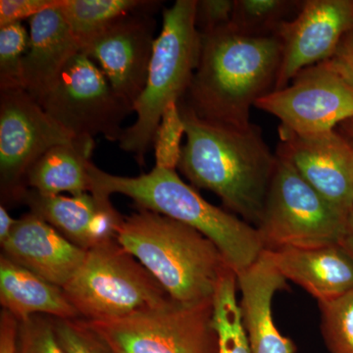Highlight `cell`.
I'll list each match as a JSON object with an SVG mask.
<instances>
[{
  "instance_id": "cell-9",
  "label": "cell",
  "mask_w": 353,
  "mask_h": 353,
  "mask_svg": "<svg viewBox=\"0 0 353 353\" xmlns=\"http://www.w3.org/2000/svg\"><path fill=\"white\" fill-rule=\"evenodd\" d=\"M39 103L75 138L102 134L110 141H120L124 132L121 124L132 112L102 70L82 51L70 60Z\"/></svg>"
},
{
  "instance_id": "cell-22",
  "label": "cell",
  "mask_w": 353,
  "mask_h": 353,
  "mask_svg": "<svg viewBox=\"0 0 353 353\" xmlns=\"http://www.w3.org/2000/svg\"><path fill=\"white\" fill-rule=\"evenodd\" d=\"M157 3L145 0H61L59 9L83 50L120 18L148 11Z\"/></svg>"
},
{
  "instance_id": "cell-23",
  "label": "cell",
  "mask_w": 353,
  "mask_h": 353,
  "mask_svg": "<svg viewBox=\"0 0 353 353\" xmlns=\"http://www.w3.org/2000/svg\"><path fill=\"white\" fill-rule=\"evenodd\" d=\"M236 290L238 276L229 271L221 280L213 299L218 353H250Z\"/></svg>"
},
{
  "instance_id": "cell-16",
  "label": "cell",
  "mask_w": 353,
  "mask_h": 353,
  "mask_svg": "<svg viewBox=\"0 0 353 353\" xmlns=\"http://www.w3.org/2000/svg\"><path fill=\"white\" fill-rule=\"evenodd\" d=\"M21 201L30 206L32 213L85 250L115 238L116 229L123 219L109 199L92 192L64 196L27 190Z\"/></svg>"
},
{
  "instance_id": "cell-7",
  "label": "cell",
  "mask_w": 353,
  "mask_h": 353,
  "mask_svg": "<svg viewBox=\"0 0 353 353\" xmlns=\"http://www.w3.org/2000/svg\"><path fill=\"white\" fill-rule=\"evenodd\" d=\"M348 217L320 194L289 160L277 154L263 214L256 227L265 250L340 245Z\"/></svg>"
},
{
  "instance_id": "cell-10",
  "label": "cell",
  "mask_w": 353,
  "mask_h": 353,
  "mask_svg": "<svg viewBox=\"0 0 353 353\" xmlns=\"http://www.w3.org/2000/svg\"><path fill=\"white\" fill-rule=\"evenodd\" d=\"M74 139L24 88L0 90L2 196L21 201L32 165L50 148Z\"/></svg>"
},
{
  "instance_id": "cell-2",
  "label": "cell",
  "mask_w": 353,
  "mask_h": 353,
  "mask_svg": "<svg viewBox=\"0 0 353 353\" xmlns=\"http://www.w3.org/2000/svg\"><path fill=\"white\" fill-rule=\"evenodd\" d=\"M201 37L199 64L185 94L188 99L181 101L202 119L248 126L252 106L275 88L280 39L276 34L245 36L231 24Z\"/></svg>"
},
{
  "instance_id": "cell-25",
  "label": "cell",
  "mask_w": 353,
  "mask_h": 353,
  "mask_svg": "<svg viewBox=\"0 0 353 353\" xmlns=\"http://www.w3.org/2000/svg\"><path fill=\"white\" fill-rule=\"evenodd\" d=\"M321 330L331 353H353V290L345 296L319 303Z\"/></svg>"
},
{
  "instance_id": "cell-15",
  "label": "cell",
  "mask_w": 353,
  "mask_h": 353,
  "mask_svg": "<svg viewBox=\"0 0 353 353\" xmlns=\"http://www.w3.org/2000/svg\"><path fill=\"white\" fill-rule=\"evenodd\" d=\"M1 248L6 259L62 289L75 275L87 254V250L32 212L17 219L12 233L1 243Z\"/></svg>"
},
{
  "instance_id": "cell-11",
  "label": "cell",
  "mask_w": 353,
  "mask_h": 353,
  "mask_svg": "<svg viewBox=\"0 0 353 353\" xmlns=\"http://www.w3.org/2000/svg\"><path fill=\"white\" fill-rule=\"evenodd\" d=\"M255 108L277 117L280 127L294 134H322L352 119L353 88L323 62L299 72L287 87L265 95Z\"/></svg>"
},
{
  "instance_id": "cell-21",
  "label": "cell",
  "mask_w": 353,
  "mask_h": 353,
  "mask_svg": "<svg viewBox=\"0 0 353 353\" xmlns=\"http://www.w3.org/2000/svg\"><path fill=\"white\" fill-rule=\"evenodd\" d=\"M94 145L92 138H75L50 148L28 171L26 185L43 194L90 192L88 169Z\"/></svg>"
},
{
  "instance_id": "cell-36",
  "label": "cell",
  "mask_w": 353,
  "mask_h": 353,
  "mask_svg": "<svg viewBox=\"0 0 353 353\" xmlns=\"http://www.w3.org/2000/svg\"><path fill=\"white\" fill-rule=\"evenodd\" d=\"M339 129H340L341 132H343L347 138L352 139L353 141V118L341 124Z\"/></svg>"
},
{
  "instance_id": "cell-1",
  "label": "cell",
  "mask_w": 353,
  "mask_h": 353,
  "mask_svg": "<svg viewBox=\"0 0 353 353\" xmlns=\"http://www.w3.org/2000/svg\"><path fill=\"white\" fill-rule=\"evenodd\" d=\"M179 108L187 141L178 168L192 185L217 194L228 210L259 226L277 164L261 129L202 119L181 101Z\"/></svg>"
},
{
  "instance_id": "cell-13",
  "label": "cell",
  "mask_w": 353,
  "mask_h": 353,
  "mask_svg": "<svg viewBox=\"0 0 353 353\" xmlns=\"http://www.w3.org/2000/svg\"><path fill=\"white\" fill-rule=\"evenodd\" d=\"M148 12L120 18L82 50L99 64L114 92L132 112L145 87L155 43V21Z\"/></svg>"
},
{
  "instance_id": "cell-29",
  "label": "cell",
  "mask_w": 353,
  "mask_h": 353,
  "mask_svg": "<svg viewBox=\"0 0 353 353\" xmlns=\"http://www.w3.org/2000/svg\"><path fill=\"white\" fill-rule=\"evenodd\" d=\"M18 322L17 353H67L58 341L53 319L34 315Z\"/></svg>"
},
{
  "instance_id": "cell-37",
  "label": "cell",
  "mask_w": 353,
  "mask_h": 353,
  "mask_svg": "<svg viewBox=\"0 0 353 353\" xmlns=\"http://www.w3.org/2000/svg\"><path fill=\"white\" fill-rule=\"evenodd\" d=\"M352 213H353V209H352Z\"/></svg>"
},
{
  "instance_id": "cell-34",
  "label": "cell",
  "mask_w": 353,
  "mask_h": 353,
  "mask_svg": "<svg viewBox=\"0 0 353 353\" xmlns=\"http://www.w3.org/2000/svg\"><path fill=\"white\" fill-rule=\"evenodd\" d=\"M17 220L13 219L6 206H0V243H3L12 233Z\"/></svg>"
},
{
  "instance_id": "cell-12",
  "label": "cell",
  "mask_w": 353,
  "mask_h": 353,
  "mask_svg": "<svg viewBox=\"0 0 353 353\" xmlns=\"http://www.w3.org/2000/svg\"><path fill=\"white\" fill-rule=\"evenodd\" d=\"M352 29L353 0L303 1L296 17L276 32L282 58L274 90L287 87L303 69L329 60Z\"/></svg>"
},
{
  "instance_id": "cell-5",
  "label": "cell",
  "mask_w": 353,
  "mask_h": 353,
  "mask_svg": "<svg viewBox=\"0 0 353 353\" xmlns=\"http://www.w3.org/2000/svg\"><path fill=\"white\" fill-rule=\"evenodd\" d=\"M196 0H176L163 11V25L155 39L145 87L134 106L137 119L123 132L120 148L145 164L164 111L187 94L201 54L196 26Z\"/></svg>"
},
{
  "instance_id": "cell-20",
  "label": "cell",
  "mask_w": 353,
  "mask_h": 353,
  "mask_svg": "<svg viewBox=\"0 0 353 353\" xmlns=\"http://www.w3.org/2000/svg\"><path fill=\"white\" fill-rule=\"evenodd\" d=\"M0 303L18 321L41 314L57 319L81 318L62 288L43 280L4 255L0 257Z\"/></svg>"
},
{
  "instance_id": "cell-33",
  "label": "cell",
  "mask_w": 353,
  "mask_h": 353,
  "mask_svg": "<svg viewBox=\"0 0 353 353\" xmlns=\"http://www.w3.org/2000/svg\"><path fill=\"white\" fill-rule=\"evenodd\" d=\"M19 322L8 311L0 314V353H17V334Z\"/></svg>"
},
{
  "instance_id": "cell-3",
  "label": "cell",
  "mask_w": 353,
  "mask_h": 353,
  "mask_svg": "<svg viewBox=\"0 0 353 353\" xmlns=\"http://www.w3.org/2000/svg\"><path fill=\"white\" fill-rule=\"evenodd\" d=\"M90 192L109 199L113 194L132 199L138 209L154 211L194 228L209 239L236 275L252 267L264 252L256 227L206 201L176 171L155 166L138 176L112 175L90 163Z\"/></svg>"
},
{
  "instance_id": "cell-17",
  "label": "cell",
  "mask_w": 353,
  "mask_h": 353,
  "mask_svg": "<svg viewBox=\"0 0 353 353\" xmlns=\"http://www.w3.org/2000/svg\"><path fill=\"white\" fill-rule=\"evenodd\" d=\"M238 288L250 353H296L294 341L283 336L274 321V296L287 290L288 284L266 250L252 267L239 274Z\"/></svg>"
},
{
  "instance_id": "cell-19",
  "label": "cell",
  "mask_w": 353,
  "mask_h": 353,
  "mask_svg": "<svg viewBox=\"0 0 353 353\" xmlns=\"http://www.w3.org/2000/svg\"><path fill=\"white\" fill-rule=\"evenodd\" d=\"M285 280L328 303L353 290V261L341 245L266 250Z\"/></svg>"
},
{
  "instance_id": "cell-14",
  "label": "cell",
  "mask_w": 353,
  "mask_h": 353,
  "mask_svg": "<svg viewBox=\"0 0 353 353\" xmlns=\"http://www.w3.org/2000/svg\"><path fill=\"white\" fill-rule=\"evenodd\" d=\"M277 154L345 214L353 209V141L338 130L299 136L279 128Z\"/></svg>"
},
{
  "instance_id": "cell-6",
  "label": "cell",
  "mask_w": 353,
  "mask_h": 353,
  "mask_svg": "<svg viewBox=\"0 0 353 353\" xmlns=\"http://www.w3.org/2000/svg\"><path fill=\"white\" fill-rule=\"evenodd\" d=\"M63 290L87 321L117 319L171 299L157 279L116 239L88 250L83 264Z\"/></svg>"
},
{
  "instance_id": "cell-24",
  "label": "cell",
  "mask_w": 353,
  "mask_h": 353,
  "mask_svg": "<svg viewBox=\"0 0 353 353\" xmlns=\"http://www.w3.org/2000/svg\"><path fill=\"white\" fill-rule=\"evenodd\" d=\"M303 1L297 0H234L231 26L250 37L274 36Z\"/></svg>"
},
{
  "instance_id": "cell-4",
  "label": "cell",
  "mask_w": 353,
  "mask_h": 353,
  "mask_svg": "<svg viewBox=\"0 0 353 353\" xmlns=\"http://www.w3.org/2000/svg\"><path fill=\"white\" fill-rule=\"evenodd\" d=\"M116 240L178 303L213 301L221 280L233 270L205 236L154 211L138 209L123 218Z\"/></svg>"
},
{
  "instance_id": "cell-31",
  "label": "cell",
  "mask_w": 353,
  "mask_h": 353,
  "mask_svg": "<svg viewBox=\"0 0 353 353\" xmlns=\"http://www.w3.org/2000/svg\"><path fill=\"white\" fill-rule=\"evenodd\" d=\"M61 0H1L0 27L31 19L37 14L59 6Z\"/></svg>"
},
{
  "instance_id": "cell-28",
  "label": "cell",
  "mask_w": 353,
  "mask_h": 353,
  "mask_svg": "<svg viewBox=\"0 0 353 353\" xmlns=\"http://www.w3.org/2000/svg\"><path fill=\"white\" fill-rule=\"evenodd\" d=\"M58 341L67 353H113L108 343L83 318H53Z\"/></svg>"
},
{
  "instance_id": "cell-30",
  "label": "cell",
  "mask_w": 353,
  "mask_h": 353,
  "mask_svg": "<svg viewBox=\"0 0 353 353\" xmlns=\"http://www.w3.org/2000/svg\"><path fill=\"white\" fill-rule=\"evenodd\" d=\"M234 0H196V26L201 34L231 24Z\"/></svg>"
},
{
  "instance_id": "cell-27",
  "label": "cell",
  "mask_w": 353,
  "mask_h": 353,
  "mask_svg": "<svg viewBox=\"0 0 353 353\" xmlns=\"http://www.w3.org/2000/svg\"><path fill=\"white\" fill-rule=\"evenodd\" d=\"M185 134V125L181 115L179 102H172L164 111L153 139L155 166L165 170L176 171L180 162Z\"/></svg>"
},
{
  "instance_id": "cell-8",
  "label": "cell",
  "mask_w": 353,
  "mask_h": 353,
  "mask_svg": "<svg viewBox=\"0 0 353 353\" xmlns=\"http://www.w3.org/2000/svg\"><path fill=\"white\" fill-rule=\"evenodd\" d=\"M213 313V301L171 299L125 317L88 322L113 353H218Z\"/></svg>"
},
{
  "instance_id": "cell-18",
  "label": "cell",
  "mask_w": 353,
  "mask_h": 353,
  "mask_svg": "<svg viewBox=\"0 0 353 353\" xmlns=\"http://www.w3.org/2000/svg\"><path fill=\"white\" fill-rule=\"evenodd\" d=\"M29 46L23 60V83L25 90L39 102L57 82L64 67L82 48L59 6L37 14L29 20Z\"/></svg>"
},
{
  "instance_id": "cell-26",
  "label": "cell",
  "mask_w": 353,
  "mask_h": 353,
  "mask_svg": "<svg viewBox=\"0 0 353 353\" xmlns=\"http://www.w3.org/2000/svg\"><path fill=\"white\" fill-rule=\"evenodd\" d=\"M28 46L29 34L22 22L0 27V90L24 88L23 60Z\"/></svg>"
},
{
  "instance_id": "cell-32",
  "label": "cell",
  "mask_w": 353,
  "mask_h": 353,
  "mask_svg": "<svg viewBox=\"0 0 353 353\" xmlns=\"http://www.w3.org/2000/svg\"><path fill=\"white\" fill-rule=\"evenodd\" d=\"M325 62L353 88V29L341 39L333 57Z\"/></svg>"
},
{
  "instance_id": "cell-35",
  "label": "cell",
  "mask_w": 353,
  "mask_h": 353,
  "mask_svg": "<svg viewBox=\"0 0 353 353\" xmlns=\"http://www.w3.org/2000/svg\"><path fill=\"white\" fill-rule=\"evenodd\" d=\"M340 245L353 261V213H350L348 217L347 229Z\"/></svg>"
}]
</instances>
